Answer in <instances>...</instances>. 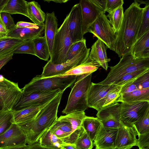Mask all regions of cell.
<instances>
[{
	"label": "cell",
	"mask_w": 149,
	"mask_h": 149,
	"mask_svg": "<svg viewBox=\"0 0 149 149\" xmlns=\"http://www.w3.org/2000/svg\"><path fill=\"white\" fill-rule=\"evenodd\" d=\"M135 0L123 13V17L119 30L116 33L114 51L120 58L130 53L136 40L143 18L144 8Z\"/></svg>",
	"instance_id": "obj_1"
},
{
	"label": "cell",
	"mask_w": 149,
	"mask_h": 149,
	"mask_svg": "<svg viewBox=\"0 0 149 149\" xmlns=\"http://www.w3.org/2000/svg\"><path fill=\"white\" fill-rule=\"evenodd\" d=\"M13 54H8L0 57V70L10 60L12 59Z\"/></svg>",
	"instance_id": "obj_48"
},
{
	"label": "cell",
	"mask_w": 149,
	"mask_h": 149,
	"mask_svg": "<svg viewBox=\"0 0 149 149\" xmlns=\"http://www.w3.org/2000/svg\"><path fill=\"white\" fill-rule=\"evenodd\" d=\"M26 144L25 135L17 124L13 123L8 129L0 135V149Z\"/></svg>",
	"instance_id": "obj_14"
},
{
	"label": "cell",
	"mask_w": 149,
	"mask_h": 149,
	"mask_svg": "<svg viewBox=\"0 0 149 149\" xmlns=\"http://www.w3.org/2000/svg\"></svg>",
	"instance_id": "obj_60"
},
{
	"label": "cell",
	"mask_w": 149,
	"mask_h": 149,
	"mask_svg": "<svg viewBox=\"0 0 149 149\" xmlns=\"http://www.w3.org/2000/svg\"><path fill=\"white\" fill-rule=\"evenodd\" d=\"M11 54H27L36 56L33 39L24 40L15 48Z\"/></svg>",
	"instance_id": "obj_37"
},
{
	"label": "cell",
	"mask_w": 149,
	"mask_h": 149,
	"mask_svg": "<svg viewBox=\"0 0 149 149\" xmlns=\"http://www.w3.org/2000/svg\"><path fill=\"white\" fill-rule=\"evenodd\" d=\"M149 109V101L121 102L119 107V116L122 123L132 126L140 120Z\"/></svg>",
	"instance_id": "obj_8"
},
{
	"label": "cell",
	"mask_w": 149,
	"mask_h": 149,
	"mask_svg": "<svg viewBox=\"0 0 149 149\" xmlns=\"http://www.w3.org/2000/svg\"><path fill=\"white\" fill-rule=\"evenodd\" d=\"M36 56L40 59L48 61L50 57L48 45L45 37L41 36L33 39Z\"/></svg>",
	"instance_id": "obj_34"
},
{
	"label": "cell",
	"mask_w": 149,
	"mask_h": 149,
	"mask_svg": "<svg viewBox=\"0 0 149 149\" xmlns=\"http://www.w3.org/2000/svg\"><path fill=\"white\" fill-rule=\"evenodd\" d=\"M29 149H63L61 148L47 147L40 145L38 142L30 145Z\"/></svg>",
	"instance_id": "obj_49"
},
{
	"label": "cell",
	"mask_w": 149,
	"mask_h": 149,
	"mask_svg": "<svg viewBox=\"0 0 149 149\" xmlns=\"http://www.w3.org/2000/svg\"><path fill=\"white\" fill-rule=\"evenodd\" d=\"M9 0H0V13Z\"/></svg>",
	"instance_id": "obj_54"
},
{
	"label": "cell",
	"mask_w": 149,
	"mask_h": 149,
	"mask_svg": "<svg viewBox=\"0 0 149 149\" xmlns=\"http://www.w3.org/2000/svg\"><path fill=\"white\" fill-rule=\"evenodd\" d=\"M123 5H121L107 15L115 33H117L119 30L123 17Z\"/></svg>",
	"instance_id": "obj_35"
},
{
	"label": "cell",
	"mask_w": 149,
	"mask_h": 149,
	"mask_svg": "<svg viewBox=\"0 0 149 149\" xmlns=\"http://www.w3.org/2000/svg\"><path fill=\"white\" fill-rule=\"evenodd\" d=\"M63 91H65L58 89L49 91H38L27 96L23 95L13 109L19 110L34 105L49 102Z\"/></svg>",
	"instance_id": "obj_13"
},
{
	"label": "cell",
	"mask_w": 149,
	"mask_h": 149,
	"mask_svg": "<svg viewBox=\"0 0 149 149\" xmlns=\"http://www.w3.org/2000/svg\"><path fill=\"white\" fill-rule=\"evenodd\" d=\"M88 32L102 41L107 48L114 51L116 33L114 32L105 13L100 15L89 27Z\"/></svg>",
	"instance_id": "obj_7"
},
{
	"label": "cell",
	"mask_w": 149,
	"mask_h": 149,
	"mask_svg": "<svg viewBox=\"0 0 149 149\" xmlns=\"http://www.w3.org/2000/svg\"><path fill=\"white\" fill-rule=\"evenodd\" d=\"M79 3L81 9L82 33L84 36L88 32L89 27L100 15L105 12L97 6L92 0H81Z\"/></svg>",
	"instance_id": "obj_15"
},
{
	"label": "cell",
	"mask_w": 149,
	"mask_h": 149,
	"mask_svg": "<svg viewBox=\"0 0 149 149\" xmlns=\"http://www.w3.org/2000/svg\"><path fill=\"white\" fill-rule=\"evenodd\" d=\"M1 105H2V102L1 99H0V107H1Z\"/></svg>",
	"instance_id": "obj_57"
},
{
	"label": "cell",
	"mask_w": 149,
	"mask_h": 149,
	"mask_svg": "<svg viewBox=\"0 0 149 149\" xmlns=\"http://www.w3.org/2000/svg\"><path fill=\"white\" fill-rule=\"evenodd\" d=\"M132 126L136 131L138 136L149 132V109L141 119L134 123Z\"/></svg>",
	"instance_id": "obj_38"
},
{
	"label": "cell",
	"mask_w": 149,
	"mask_h": 149,
	"mask_svg": "<svg viewBox=\"0 0 149 149\" xmlns=\"http://www.w3.org/2000/svg\"><path fill=\"white\" fill-rule=\"evenodd\" d=\"M68 23L67 15L58 29L55 36L50 59L53 64H59L65 63L68 51L73 44L69 33Z\"/></svg>",
	"instance_id": "obj_6"
},
{
	"label": "cell",
	"mask_w": 149,
	"mask_h": 149,
	"mask_svg": "<svg viewBox=\"0 0 149 149\" xmlns=\"http://www.w3.org/2000/svg\"><path fill=\"white\" fill-rule=\"evenodd\" d=\"M77 76L68 75L43 77L41 75H37L22 88L23 95L27 96L38 91H49L58 89L65 91L75 83Z\"/></svg>",
	"instance_id": "obj_3"
},
{
	"label": "cell",
	"mask_w": 149,
	"mask_h": 149,
	"mask_svg": "<svg viewBox=\"0 0 149 149\" xmlns=\"http://www.w3.org/2000/svg\"><path fill=\"white\" fill-rule=\"evenodd\" d=\"M137 133L133 127L122 123L118 129L113 149H130L136 146Z\"/></svg>",
	"instance_id": "obj_17"
},
{
	"label": "cell",
	"mask_w": 149,
	"mask_h": 149,
	"mask_svg": "<svg viewBox=\"0 0 149 149\" xmlns=\"http://www.w3.org/2000/svg\"><path fill=\"white\" fill-rule=\"evenodd\" d=\"M68 15L69 33L73 43L82 40V17L79 3L72 7Z\"/></svg>",
	"instance_id": "obj_16"
},
{
	"label": "cell",
	"mask_w": 149,
	"mask_h": 149,
	"mask_svg": "<svg viewBox=\"0 0 149 149\" xmlns=\"http://www.w3.org/2000/svg\"><path fill=\"white\" fill-rule=\"evenodd\" d=\"M27 8L29 18L33 23L37 25L44 24L46 14L42 10L40 5L37 2H28Z\"/></svg>",
	"instance_id": "obj_28"
},
{
	"label": "cell",
	"mask_w": 149,
	"mask_h": 149,
	"mask_svg": "<svg viewBox=\"0 0 149 149\" xmlns=\"http://www.w3.org/2000/svg\"><path fill=\"white\" fill-rule=\"evenodd\" d=\"M149 101V88L137 89L121 95L117 102H129L138 101Z\"/></svg>",
	"instance_id": "obj_26"
},
{
	"label": "cell",
	"mask_w": 149,
	"mask_h": 149,
	"mask_svg": "<svg viewBox=\"0 0 149 149\" xmlns=\"http://www.w3.org/2000/svg\"><path fill=\"white\" fill-rule=\"evenodd\" d=\"M102 126L101 122L97 118L87 116L82 124V126L93 142Z\"/></svg>",
	"instance_id": "obj_27"
},
{
	"label": "cell",
	"mask_w": 149,
	"mask_h": 149,
	"mask_svg": "<svg viewBox=\"0 0 149 149\" xmlns=\"http://www.w3.org/2000/svg\"><path fill=\"white\" fill-rule=\"evenodd\" d=\"M86 116L84 111H77L66 114L65 115L61 116L58 118L57 120L70 123L74 131L82 127L83 120Z\"/></svg>",
	"instance_id": "obj_31"
},
{
	"label": "cell",
	"mask_w": 149,
	"mask_h": 149,
	"mask_svg": "<svg viewBox=\"0 0 149 149\" xmlns=\"http://www.w3.org/2000/svg\"><path fill=\"white\" fill-rule=\"evenodd\" d=\"M4 78L2 75L0 74V81H3L4 79Z\"/></svg>",
	"instance_id": "obj_56"
},
{
	"label": "cell",
	"mask_w": 149,
	"mask_h": 149,
	"mask_svg": "<svg viewBox=\"0 0 149 149\" xmlns=\"http://www.w3.org/2000/svg\"><path fill=\"white\" fill-rule=\"evenodd\" d=\"M38 143L42 146L57 148H61L62 145L68 144L58 137L49 129L40 137Z\"/></svg>",
	"instance_id": "obj_33"
},
{
	"label": "cell",
	"mask_w": 149,
	"mask_h": 149,
	"mask_svg": "<svg viewBox=\"0 0 149 149\" xmlns=\"http://www.w3.org/2000/svg\"></svg>",
	"instance_id": "obj_59"
},
{
	"label": "cell",
	"mask_w": 149,
	"mask_h": 149,
	"mask_svg": "<svg viewBox=\"0 0 149 149\" xmlns=\"http://www.w3.org/2000/svg\"><path fill=\"white\" fill-rule=\"evenodd\" d=\"M86 40H82L73 43L69 47L67 52L65 59V62L74 57L84 48L86 47Z\"/></svg>",
	"instance_id": "obj_40"
},
{
	"label": "cell",
	"mask_w": 149,
	"mask_h": 149,
	"mask_svg": "<svg viewBox=\"0 0 149 149\" xmlns=\"http://www.w3.org/2000/svg\"><path fill=\"white\" fill-rule=\"evenodd\" d=\"M45 21L44 36L50 57L52 55L55 36L58 29V20L54 12L50 13H47Z\"/></svg>",
	"instance_id": "obj_20"
},
{
	"label": "cell",
	"mask_w": 149,
	"mask_h": 149,
	"mask_svg": "<svg viewBox=\"0 0 149 149\" xmlns=\"http://www.w3.org/2000/svg\"><path fill=\"white\" fill-rule=\"evenodd\" d=\"M148 69H140L126 74L121 77L113 84L119 86H123L142 74Z\"/></svg>",
	"instance_id": "obj_42"
},
{
	"label": "cell",
	"mask_w": 149,
	"mask_h": 149,
	"mask_svg": "<svg viewBox=\"0 0 149 149\" xmlns=\"http://www.w3.org/2000/svg\"><path fill=\"white\" fill-rule=\"evenodd\" d=\"M136 146L139 149H148L149 148V132L138 136Z\"/></svg>",
	"instance_id": "obj_44"
},
{
	"label": "cell",
	"mask_w": 149,
	"mask_h": 149,
	"mask_svg": "<svg viewBox=\"0 0 149 149\" xmlns=\"http://www.w3.org/2000/svg\"><path fill=\"white\" fill-rule=\"evenodd\" d=\"M143 15L137 35L136 40L140 38L146 32L149 31V2L146 3Z\"/></svg>",
	"instance_id": "obj_39"
},
{
	"label": "cell",
	"mask_w": 149,
	"mask_h": 149,
	"mask_svg": "<svg viewBox=\"0 0 149 149\" xmlns=\"http://www.w3.org/2000/svg\"><path fill=\"white\" fill-rule=\"evenodd\" d=\"M49 129L64 142L74 132L70 123L57 119Z\"/></svg>",
	"instance_id": "obj_30"
},
{
	"label": "cell",
	"mask_w": 149,
	"mask_h": 149,
	"mask_svg": "<svg viewBox=\"0 0 149 149\" xmlns=\"http://www.w3.org/2000/svg\"><path fill=\"white\" fill-rule=\"evenodd\" d=\"M13 110L4 111L0 109V135L6 131L13 123Z\"/></svg>",
	"instance_id": "obj_36"
},
{
	"label": "cell",
	"mask_w": 149,
	"mask_h": 149,
	"mask_svg": "<svg viewBox=\"0 0 149 149\" xmlns=\"http://www.w3.org/2000/svg\"><path fill=\"white\" fill-rule=\"evenodd\" d=\"M61 148L63 149H77L74 145L68 144L62 145Z\"/></svg>",
	"instance_id": "obj_53"
},
{
	"label": "cell",
	"mask_w": 149,
	"mask_h": 149,
	"mask_svg": "<svg viewBox=\"0 0 149 149\" xmlns=\"http://www.w3.org/2000/svg\"><path fill=\"white\" fill-rule=\"evenodd\" d=\"M27 3L24 0H9L1 12L8 13L10 14H20L29 18Z\"/></svg>",
	"instance_id": "obj_29"
},
{
	"label": "cell",
	"mask_w": 149,
	"mask_h": 149,
	"mask_svg": "<svg viewBox=\"0 0 149 149\" xmlns=\"http://www.w3.org/2000/svg\"><path fill=\"white\" fill-rule=\"evenodd\" d=\"M92 74L77 76L69 96L66 107L62 111L63 113L67 114L77 111H84L88 107L87 95L91 83Z\"/></svg>",
	"instance_id": "obj_4"
},
{
	"label": "cell",
	"mask_w": 149,
	"mask_h": 149,
	"mask_svg": "<svg viewBox=\"0 0 149 149\" xmlns=\"http://www.w3.org/2000/svg\"><path fill=\"white\" fill-rule=\"evenodd\" d=\"M93 2L98 7L106 12V0H92Z\"/></svg>",
	"instance_id": "obj_50"
},
{
	"label": "cell",
	"mask_w": 149,
	"mask_h": 149,
	"mask_svg": "<svg viewBox=\"0 0 149 149\" xmlns=\"http://www.w3.org/2000/svg\"><path fill=\"white\" fill-rule=\"evenodd\" d=\"M149 88V70L129 83L123 86L121 88L120 95L137 89Z\"/></svg>",
	"instance_id": "obj_25"
},
{
	"label": "cell",
	"mask_w": 149,
	"mask_h": 149,
	"mask_svg": "<svg viewBox=\"0 0 149 149\" xmlns=\"http://www.w3.org/2000/svg\"><path fill=\"white\" fill-rule=\"evenodd\" d=\"M118 85L114 84L103 85L91 83L87 95L88 107L98 111L102 107L105 99L108 93Z\"/></svg>",
	"instance_id": "obj_11"
},
{
	"label": "cell",
	"mask_w": 149,
	"mask_h": 149,
	"mask_svg": "<svg viewBox=\"0 0 149 149\" xmlns=\"http://www.w3.org/2000/svg\"><path fill=\"white\" fill-rule=\"evenodd\" d=\"M107 47L101 40L98 39L91 47L88 57L97 61L106 70L108 67V63L110 59L107 57L106 50Z\"/></svg>",
	"instance_id": "obj_22"
},
{
	"label": "cell",
	"mask_w": 149,
	"mask_h": 149,
	"mask_svg": "<svg viewBox=\"0 0 149 149\" xmlns=\"http://www.w3.org/2000/svg\"><path fill=\"white\" fill-rule=\"evenodd\" d=\"M39 25L29 22L20 21L18 22L15 24V27L16 28H35Z\"/></svg>",
	"instance_id": "obj_47"
},
{
	"label": "cell",
	"mask_w": 149,
	"mask_h": 149,
	"mask_svg": "<svg viewBox=\"0 0 149 149\" xmlns=\"http://www.w3.org/2000/svg\"><path fill=\"white\" fill-rule=\"evenodd\" d=\"M30 145H24L13 146L4 149H29Z\"/></svg>",
	"instance_id": "obj_52"
},
{
	"label": "cell",
	"mask_w": 149,
	"mask_h": 149,
	"mask_svg": "<svg viewBox=\"0 0 149 149\" xmlns=\"http://www.w3.org/2000/svg\"><path fill=\"white\" fill-rule=\"evenodd\" d=\"M2 37V36H1L0 35V37Z\"/></svg>",
	"instance_id": "obj_58"
},
{
	"label": "cell",
	"mask_w": 149,
	"mask_h": 149,
	"mask_svg": "<svg viewBox=\"0 0 149 149\" xmlns=\"http://www.w3.org/2000/svg\"><path fill=\"white\" fill-rule=\"evenodd\" d=\"M45 24L39 25L35 28H16L9 30L6 36L22 40L33 39L41 36L44 30Z\"/></svg>",
	"instance_id": "obj_19"
},
{
	"label": "cell",
	"mask_w": 149,
	"mask_h": 149,
	"mask_svg": "<svg viewBox=\"0 0 149 149\" xmlns=\"http://www.w3.org/2000/svg\"><path fill=\"white\" fill-rule=\"evenodd\" d=\"M24 41L6 36L0 37V57L11 54Z\"/></svg>",
	"instance_id": "obj_32"
},
{
	"label": "cell",
	"mask_w": 149,
	"mask_h": 149,
	"mask_svg": "<svg viewBox=\"0 0 149 149\" xmlns=\"http://www.w3.org/2000/svg\"><path fill=\"white\" fill-rule=\"evenodd\" d=\"M49 102L31 106L19 110H13V123L20 125L34 120L40 110Z\"/></svg>",
	"instance_id": "obj_18"
},
{
	"label": "cell",
	"mask_w": 149,
	"mask_h": 149,
	"mask_svg": "<svg viewBox=\"0 0 149 149\" xmlns=\"http://www.w3.org/2000/svg\"><path fill=\"white\" fill-rule=\"evenodd\" d=\"M23 95L22 89L19 88L17 83L5 78L3 81H0V99L2 102V110H13Z\"/></svg>",
	"instance_id": "obj_10"
},
{
	"label": "cell",
	"mask_w": 149,
	"mask_h": 149,
	"mask_svg": "<svg viewBox=\"0 0 149 149\" xmlns=\"http://www.w3.org/2000/svg\"><path fill=\"white\" fill-rule=\"evenodd\" d=\"M8 32L2 20L0 14V35L1 36H6Z\"/></svg>",
	"instance_id": "obj_51"
},
{
	"label": "cell",
	"mask_w": 149,
	"mask_h": 149,
	"mask_svg": "<svg viewBox=\"0 0 149 149\" xmlns=\"http://www.w3.org/2000/svg\"><path fill=\"white\" fill-rule=\"evenodd\" d=\"M93 142L84 130L76 141L74 145L77 149H92Z\"/></svg>",
	"instance_id": "obj_41"
},
{
	"label": "cell",
	"mask_w": 149,
	"mask_h": 149,
	"mask_svg": "<svg viewBox=\"0 0 149 149\" xmlns=\"http://www.w3.org/2000/svg\"><path fill=\"white\" fill-rule=\"evenodd\" d=\"M44 1H46L48 2H49L50 1H53L56 3H65L68 1V0H44Z\"/></svg>",
	"instance_id": "obj_55"
},
{
	"label": "cell",
	"mask_w": 149,
	"mask_h": 149,
	"mask_svg": "<svg viewBox=\"0 0 149 149\" xmlns=\"http://www.w3.org/2000/svg\"><path fill=\"white\" fill-rule=\"evenodd\" d=\"M90 48H84L71 59L59 64L52 63L49 60L43 68L41 76L43 77L57 76L67 72L84 63L88 58Z\"/></svg>",
	"instance_id": "obj_9"
},
{
	"label": "cell",
	"mask_w": 149,
	"mask_h": 149,
	"mask_svg": "<svg viewBox=\"0 0 149 149\" xmlns=\"http://www.w3.org/2000/svg\"><path fill=\"white\" fill-rule=\"evenodd\" d=\"M118 130H107L102 125L93 141L95 149H113Z\"/></svg>",
	"instance_id": "obj_21"
},
{
	"label": "cell",
	"mask_w": 149,
	"mask_h": 149,
	"mask_svg": "<svg viewBox=\"0 0 149 149\" xmlns=\"http://www.w3.org/2000/svg\"><path fill=\"white\" fill-rule=\"evenodd\" d=\"M100 66V65L97 61L88 57L87 59L82 64L57 76L68 75L78 76L85 74L93 73L96 71Z\"/></svg>",
	"instance_id": "obj_24"
},
{
	"label": "cell",
	"mask_w": 149,
	"mask_h": 149,
	"mask_svg": "<svg viewBox=\"0 0 149 149\" xmlns=\"http://www.w3.org/2000/svg\"><path fill=\"white\" fill-rule=\"evenodd\" d=\"M130 54L135 59L149 58V31L136 41Z\"/></svg>",
	"instance_id": "obj_23"
},
{
	"label": "cell",
	"mask_w": 149,
	"mask_h": 149,
	"mask_svg": "<svg viewBox=\"0 0 149 149\" xmlns=\"http://www.w3.org/2000/svg\"><path fill=\"white\" fill-rule=\"evenodd\" d=\"M123 4V0H106V12L109 13Z\"/></svg>",
	"instance_id": "obj_46"
},
{
	"label": "cell",
	"mask_w": 149,
	"mask_h": 149,
	"mask_svg": "<svg viewBox=\"0 0 149 149\" xmlns=\"http://www.w3.org/2000/svg\"><path fill=\"white\" fill-rule=\"evenodd\" d=\"M110 68V71L106 78L98 84H113L126 74L140 69L149 68V58L135 59L130 53L125 54L120 58L117 64Z\"/></svg>",
	"instance_id": "obj_5"
},
{
	"label": "cell",
	"mask_w": 149,
	"mask_h": 149,
	"mask_svg": "<svg viewBox=\"0 0 149 149\" xmlns=\"http://www.w3.org/2000/svg\"><path fill=\"white\" fill-rule=\"evenodd\" d=\"M0 16L6 29L9 31L14 27L15 24L10 14L8 13L1 12Z\"/></svg>",
	"instance_id": "obj_45"
},
{
	"label": "cell",
	"mask_w": 149,
	"mask_h": 149,
	"mask_svg": "<svg viewBox=\"0 0 149 149\" xmlns=\"http://www.w3.org/2000/svg\"><path fill=\"white\" fill-rule=\"evenodd\" d=\"M120 103L117 102L104 107L97 111V118L107 130H118L122 125L119 118V110Z\"/></svg>",
	"instance_id": "obj_12"
},
{
	"label": "cell",
	"mask_w": 149,
	"mask_h": 149,
	"mask_svg": "<svg viewBox=\"0 0 149 149\" xmlns=\"http://www.w3.org/2000/svg\"><path fill=\"white\" fill-rule=\"evenodd\" d=\"M123 86H118L108 93L105 99L103 107L116 103L117 100L120 96V93Z\"/></svg>",
	"instance_id": "obj_43"
},
{
	"label": "cell",
	"mask_w": 149,
	"mask_h": 149,
	"mask_svg": "<svg viewBox=\"0 0 149 149\" xmlns=\"http://www.w3.org/2000/svg\"><path fill=\"white\" fill-rule=\"evenodd\" d=\"M64 91L61 92L43 107L34 120L18 125L25 135L28 145L38 142L41 136L56 122L58 119V107Z\"/></svg>",
	"instance_id": "obj_2"
}]
</instances>
